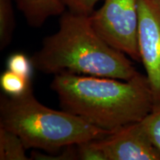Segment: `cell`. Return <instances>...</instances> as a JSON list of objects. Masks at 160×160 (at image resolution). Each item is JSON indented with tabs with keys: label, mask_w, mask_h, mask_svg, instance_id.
<instances>
[{
	"label": "cell",
	"mask_w": 160,
	"mask_h": 160,
	"mask_svg": "<svg viewBox=\"0 0 160 160\" xmlns=\"http://www.w3.org/2000/svg\"><path fill=\"white\" fill-rule=\"evenodd\" d=\"M16 27L12 0H0V50L10 45Z\"/></svg>",
	"instance_id": "9"
},
{
	"label": "cell",
	"mask_w": 160,
	"mask_h": 160,
	"mask_svg": "<svg viewBox=\"0 0 160 160\" xmlns=\"http://www.w3.org/2000/svg\"><path fill=\"white\" fill-rule=\"evenodd\" d=\"M138 13L140 61L157 104L160 102V9L151 0H138Z\"/></svg>",
	"instance_id": "5"
},
{
	"label": "cell",
	"mask_w": 160,
	"mask_h": 160,
	"mask_svg": "<svg viewBox=\"0 0 160 160\" xmlns=\"http://www.w3.org/2000/svg\"><path fill=\"white\" fill-rule=\"evenodd\" d=\"M26 150L19 136L0 127V160H29Z\"/></svg>",
	"instance_id": "8"
},
{
	"label": "cell",
	"mask_w": 160,
	"mask_h": 160,
	"mask_svg": "<svg viewBox=\"0 0 160 160\" xmlns=\"http://www.w3.org/2000/svg\"><path fill=\"white\" fill-rule=\"evenodd\" d=\"M16 2L32 28H40L50 17L62 14L66 8L61 0H16Z\"/></svg>",
	"instance_id": "7"
},
{
	"label": "cell",
	"mask_w": 160,
	"mask_h": 160,
	"mask_svg": "<svg viewBox=\"0 0 160 160\" xmlns=\"http://www.w3.org/2000/svg\"><path fill=\"white\" fill-rule=\"evenodd\" d=\"M100 0H61L68 11L76 14L89 17L94 11V8Z\"/></svg>",
	"instance_id": "14"
},
{
	"label": "cell",
	"mask_w": 160,
	"mask_h": 160,
	"mask_svg": "<svg viewBox=\"0 0 160 160\" xmlns=\"http://www.w3.org/2000/svg\"><path fill=\"white\" fill-rule=\"evenodd\" d=\"M77 160H107L104 152L94 144L93 140L77 145Z\"/></svg>",
	"instance_id": "13"
},
{
	"label": "cell",
	"mask_w": 160,
	"mask_h": 160,
	"mask_svg": "<svg viewBox=\"0 0 160 160\" xmlns=\"http://www.w3.org/2000/svg\"><path fill=\"white\" fill-rule=\"evenodd\" d=\"M93 28L114 48L140 61L138 48V0H105L89 16Z\"/></svg>",
	"instance_id": "4"
},
{
	"label": "cell",
	"mask_w": 160,
	"mask_h": 160,
	"mask_svg": "<svg viewBox=\"0 0 160 160\" xmlns=\"http://www.w3.org/2000/svg\"><path fill=\"white\" fill-rule=\"evenodd\" d=\"M0 86L4 93L10 97H20L33 87L31 79H25L6 70L0 76Z\"/></svg>",
	"instance_id": "10"
},
{
	"label": "cell",
	"mask_w": 160,
	"mask_h": 160,
	"mask_svg": "<svg viewBox=\"0 0 160 160\" xmlns=\"http://www.w3.org/2000/svg\"><path fill=\"white\" fill-rule=\"evenodd\" d=\"M31 159L38 160H77V145L68 146L62 153L55 155L45 154L37 151L31 153Z\"/></svg>",
	"instance_id": "15"
},
{
	"label": "cell",
	"mask_w": 160,
	"mask_h": 160,
	"mask_svg": "<svg viewBox=\"0 0 160 160\" xmlns=\"http://www.w3.org/2000/svg\"><path fill=\"white\" fill-rule=\"evenodd\" d=\"M140 123L153 145L160 151V102L153 105L151 111Z\"/></svg>",
	"instance_id": "11"
},
{
	"label": "cell",
	"mask_w": 160,
	"mask_h": 160,
	"mask_svg": "<svg viewBox=\"0 0 160 160\" xmlns=\"http://www.w3.org/2000/svg\"><path fill=\"white\" fill-rule=\"evenodd\" d=\"M151 1L160 9V0H151Z\"/></svg>",
	"instance_id": "16"
},
{
	"label": "cell",
	"mask_w": 160,
	"mask_h": 160,
	"mask_svg": "<svg viewBox=\"0 0 160 160\" xmlns=\"http://www.w3.org/2000/svg\"><path fill=\"white\" fill-rule=\"evenodd\" d=\"M0 127L19 136L27 149L48 152L101 139L112 132L44 105L35 97L33 87L20 97L1 95Z\"/></svg>",
	"instance_id": "3"
},
{
	"label": "cell",
	"mask_w": 160,
	"mask_h": 160,
	"mask_svg": "<svg viewBox=\"0 0 160 160\" xmlns=\"http://www.w3.org/2000/svg\"><path fill=\"white\" fill-rule=\"evenodd\" d=\"M93 142L107 160H160V151L140 122L122 126Z\"/></svg>",
	"instance_id": "6"
},
{
	"label": "cell",
	"mask_w": 160,
	"mask_h": 160,
	"mask_svg": "<svg viewBox=\"0 0 160 160\" xmlns=\"http://www.w3.org/2000/svg\"><path fill=\"white\" fill-rule=\"evenodd\" d=\"M33 68L31 58L21 52L13 53L7 60V69L25 79H31Z\"/></svg>",
	"instance_id": "12"
},
{
	"label": "cell",
	"mask_w": 160,
	"mask_h": 160,
	"mask_svg": "<svg viewBox=\"0 0 160 160\" xmlns=\"http://www.w3.org/2000/svg\"><path fill=\"white\" fill-rule=\"evenodd\" d=\"M51 88L64 111L108 131L141 122L155 102L146 76L130 80L62 73Z\"/></svg>",
	"instance_id": "1"
},
{
	"label": "cell",
	"mask_w": 160,
	"mask_h": 160,
	"mask_svg": "<svg viewBox=\"0 0 160 160\" xmlns=\"http://www.w3.org/2000/svg\"><path fill=\"white\" fill-rule=\"evenodd\" d=\"M34 69L53 76L62 73L130 80L138 72L127 55L98 34L89 17L64 12L59 27L44 38L31 58Z\"/></svg>",
	"instance_id": "2"
}]
</instances>
